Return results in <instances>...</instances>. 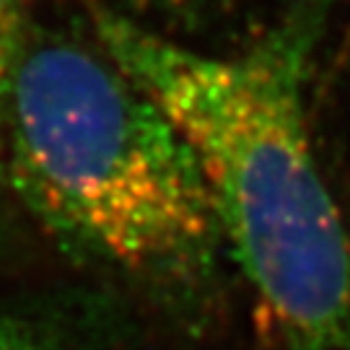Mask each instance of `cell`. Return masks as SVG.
Returning <instances> with one entry per match:
<instances>
[{
	"label": "cell",
	"instance_id": "1",
	"mask_svg": "<svg viewBox=\"0 0 350 350\" xmlns=\"http://www.w3.org/2000/svg\"><path fill=\"white\" fill-rule=\"evenodd\" d=\"M322 31L325 5L304 0L244 50L211 55L94 11L99 50L189 143L226 252L283 350H350V237L306 114Z\"/></svg>",
	"mask_w": 350,
	"mask_h": 350
},
{
	"label": "cell",
	"instance_id": "2",
	"mask_svg": "<svg viewBox=\"0 0 350 350\" xmlns=\"http://www.w3.org/2000/svg\"><path fill=\"white\" fill-rule=\"evenodd\" d=\"M8 179L68 252L198 312L218 288L224 239L179 127L104 55L26 47L3 112Z\"/></svg>",
	"mask_w": 350,
	"mask_h": 350
},
{
	"label": "cell",
	"instance_id": "3",
	"mask_svg": "<svg viewBox=\"0 0 350 350\" xmlns=\"http://www.w3.org/2000/svg\"><path fill=\"white\" fill-rule=\"evenodd\" d=\"M26 47H29V16L24 0H0V120Z\"/></svg>",
	"mask_w": 350,
	"mask_h": 350
},
{
	"label": "cell",
	"instance_id": "4",
	"mask_svg": "<svg viewBox=\"0 0 350 350\" xmlns=\"http://www.w3.org/2000/svg\"><path fill=\"white\" fill-rule=\"evenodd\" d=\"M0 350H63L39 327L18 317L0 314Z\"/></svg>",
	"mask_w": 350,
	"mask_h": 350
}]
</instances>
